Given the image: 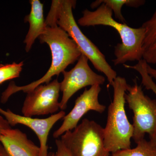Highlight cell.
<instances>
[{"mask_svg": "<svg viewBox=\"0 0 156 156\" xmlns=\"http://www.w3.org/2000/svg\"><path fill=\"white\" fill-rule=\"evenodd\" d=\"M46 26L44 32L39 38L41 44L46 43L50 47L52 56L50 68L41 79L28 85L18 86L14 82H11L2 94V103H5L14 93L20 91L27 93L40 85L50 83L53 76L62 73L82 55L76 43L65 31L57 24Z\"/></svg>", "mask_w": 156, "mask_h": 156, "instance_id": "obj_1", "label": "cell"}, {"mask_svg": "<svg viewBox=\"0 0 156 156\" xmlns=\"http://www.w3.org/2000/svg\"><path fill=\"white\" fill-rule=\"evenodd\" d=\"M83 16L78 20L81 26L97 25L109 26L115 29L121 37L122 43L115 47V58L112 60L115 65L125 64L128 61H138L142 59L144 50L143 43L145 36V29L130 27L126 23L118 22L113 18L111 9L104 4L101 5L94 11L86 9Z\"/></svg>", "mask_w": 156, "mask_h": 156, "instance_id": "obj_2", "label": "cell"}, {"mask_svg": "<svg viewBox=\"0 0 156 156\" xmlns=\"http://www.w3.org/2000/svg\"><path fill=\"white\" fill-rule=\"evenodd\" d=\"M76 1L53 0L46 21L55 22L65 31L80 49L92 62L95 69L104 74L109 84L112 86L117 77V73L107 61L105 56L98 48L81 31L73 14Z\"/></svg>", "mask_w": 156, "mask_h": 156, "instance_id": "obj_3", "label": "cell"}, {"mask_svg": "<svg viewBox=\"0 0 156 156\" xmlns=\"http://www.w3.org/2000/svg\"><path fill=\"white\" fill-rule=\"evenodd\" d=\"M129 85L125 78L120 76L117 77L112 85L113 99L109 105L106 125L104 128L105 146L110 153L131 148L134 128L125 109V95Z\"/></svg>", "mask_w": 156, "mask_h": 156, "instance_id": "obj_4", "label": "cell"}, {"mask_svg": "<svg viewBox=\"0 0 156 156\" xmlns=\"http://www.w3.org/2000/svg\"><path fill=\"white\" fill-rule=\"evenodd\" d=\"M72 156H110L105 149L104 128L93 120L84 119L60 138Z\"/></svg>", "mask_w": 156, "mask_h": 156, "instance_id": "obj_5", "label": "cell"}, {"mask_svg": "<svg viewBox=\"0 0 156 156\" xmlns=\"http://www.w3.org/2000/svg\"><path fill=\"white\" fill-rule=\"evenodd\" d=\"M125 95L126 103L134 113L133 138L137 142L148 134L150 141L156 145V100L145 95L136 80L129 85Z\"/></svg>", "mask_w": 156, "mask_h": 156, "instance_id": "obj_6", "label": "cell"}, {"mask_svg": "<svg viewBox=\"0 0 156 156\" xmlns=\"http://www.w3.org/2000/svg\"><path fill=\"white\" fill-rule=\"evenodd\" d=\"M89 60L85 55L82 54L72 69L62 73L63 80L60 84L62 95L59 102V108L62 111L66 108L69 101L79 90L88 86H100L105 83V78L98 74L89 66Z\"/></svg>", "mask_w": 156, "mask_h": 156, "instance_id": "obj_7", "label": "cell"}, {"mask_svg": "<svg viewBox=\"0 0 156 156\" xmlns=\"http://www.w3.org/2000/svg\"><path fill=\"white\" fill-rule=\"evenodd\" d=\"M60 84L57 79L27 93L21 112L24 116L53 115L59 108Z\"/></svg>", "mask_w": 156, "mask_h": 156, "instance_id": "obj_8", "label": "cell"}, {"mask_svg": "<svg viewBox=\"0 0 156 156\" xmlns=\"http://www.w3.org/2000/svg\"><path fill=\"white\" fill-rule=\"evenodd\" d=\"M101 91L100 86L98 85L92 86L89 89H85L83 94L76 99L74 106L72 110L63 118V122L54 131L53 137L58 139L66 131L74 129L84 115L90 111L103 113L106 107L101 104L98 100Z\"/></svg>", "mask_w": 156, "mask_h": 156, "instance_id": "obj_9", "label": "cell"}, {"mask_svg": "<svg viewBox=\"0 0 156 156\" xmlns=\"http://www.w3.org/2000/svg\"><path fill=\"white\" fill-rule=\"evenodd\" d=\"M0 114L7 120L10 126L20 124L30 128L36 134L40 141L41 156H48V136L53 126L66 115L64 111L51 115L45 119H38L16 114L10 109L5 110L0 108Z\"/></svg>", "mask_w": 156, "mask_h": 156, "instance_id": "obj_10", "label": "cell"}, {"mask_svg": "<svg viewBox=\"0 0 156 156\" xmlns=\"http://www.w3.org/2000/svg\"><path fill=\"white\" fill-rule=\"evenodd\" d=\"M0 142L10 156H41L40 147L19 129L10 128L2 130Z\"/></svg>", "mask_w": 156, "mask_h": 156, "instance_id": "obj_11", "label": "cell"}, {"mask_svg": "<svg viewBox=\"0 0 156 156\" xmlns=\"http://www.w3.org/2000/svg\"><path fill=\"white\" fill-rule=\"evenodd\" d=\"M30 3L31 5L30 13L24 19L25 22H29L30 25L24 41L27 52L30 51L36 40L44 34L47 27L44 16L43 4L39 0H31Z\"/></svg>", "mask_w": 156, "mask_h": 156, "instance_id": "obj_12", "label": "cell"}, {"mask_svg": "<svg viewBox=\"0 0 156 156\" xmlns=\"http://www.w3.org/2000/svg\"><path fill=\"white\" fill-rule=\"evenodd\" d=\"M144 0H97L91 4L92 9L98 8L101 4L105 5L111 9L114 13L115 17L119 21V22L126 24V19L122 14V9L123 6L126 5L132 8H137L145 4Z\"/></svg>", "mask_w": 156, "mask_h": 156, "instance_id": "obj_13", "label": "cell"}, {"mask_svg": "<svg viewBox=\"0 0 156 156\" xmlns=\"http://www.w3.org/2000/svg\"><path fill=\"white\" fill-rule=\"evenodd\" d=\"M110 156H156V145L144 138L137 142L134 148L117 151Z\"/></svg>", "mask_w": 156, "mask_h": 156, "instance_id": "obj_14", "label": "cell"}, {"mask_svg": "<svg viewBox=\"0 0 156 156\" xmlns=\"http://www.w3.org/2000/svg\"><path fill=\"white\" fill-rule=\"evenodd\" d=\"M147 63L143 59L138 62L134 66H129L124 64L125 68L131 69L136 71L139 73L142 78V83L147 90H151L156 95V84L153 80L152 78L149 75L147 69Z\"/></svg>", "mask_w": 156, "mask_h": 156, "instance_id": "obj_15", "label": "cell"}, {"mask_svg": "<svg viewBox=\"0 0 156 156\" xmlns=\"http://www.w3.org/2000/svg\"><path fill=\"white\" fill-rule=\"evenodd\" d=\"M23 66V61L19 63L0 65V85L6 81L19 77Z\"/></svg>", "mask_w": 156, "mask_h": 156, "instance_id": "obj_16", "label": "cell"}, {"mask_svg": "<svg viewBox=\"0 0 156 156\" xmlns=\"http://www.w3.org/2000/svg\"><path fill=\"white\" fill-rule=\"evenodd\" d=\"M141 27L145 29V36L143 43L144 52L156 39V10L150 19L144 23Z\"/></svg>", "mask_w": 156, "mask_h": 156, "instance_id": "obj_17", "label": "cell"}, {"mask_svg": "<svg viewBox=\"0 0 156 156\" xmlns=\"http://www.w3.org/2000/svg\"><path fill=\"white\" fill-rule=\"evenodd\" d=\"M142 59L145 60L147 64H156V39L152 44L144 50Z\"/></svg>", "mask_w": 156, "mask_h": 156, "instance_id": "obj_18", "label": "cell"}, {"mask_svg": "<svg viewBox=\"0 0 156 156\" xmlns=\"http://www.w3.org/2000/svg\"><path fill=\"white\" fill-rule=\"evenodd\" d=\"M57 150L53 156H72L60 139L55 140Z\"/></svg>", "mask_w": 156, "mask_h": 156, "instance_id": "obj_19", "label": "cell"}, {"mask_svg": "<svg viewBox=\"0 0 156 156\" xmlns=\"http://www.w3.org/2000/svg\"><path fill=\"white\" fill-rule=\"evenodd\" d=\"M10 128H11V126H10L6 119L2 116L0 115V134L2 130Z\"/></svg>", "mask_w": 156, "mask_h": 156, "instance_id": "obj_20", "label": "cell"}, {"mask_svg": "<svg viewBox=\"0 0 156 156\" xmlns=\"http://www.w3.org/2000/svg\"><path fill=\"white\" fill-rule=\"evenodd\" d=\"M147 72L149 75L152 78H154L156 80V69L153 68L149 65L147 64Z\"/></svg>", "mask_w": 156, "mask_h": 156, "instance_id": "obj_21", "label": "cell"}, {"mask_svg": "<svg viewBox=\"0 0 156 156\" xmlns=\"http://www.w3.org/2000/svg\"><path fill=\"white\" fill-rule=\"evenodd\" d=\"M0 156H10L1 142H0Z\"/></svg>", "mask_w": 156, "mask_h": 156, "instance_id": "obj_22", "label": "cell"}, {"mask_svg": "<svg viewBox=\"0 0 156 156\" xmlns=\"http://www.w3.org/2000/svg\"><path fill=\"white\" fill-rule=\"evenodd\" d=\"M53 154H54V153L50 152V153L48 154V156H53Z\"/></svg>", "mask_w": 156, "mask_h": 156, "instance_id": "obj_23", "label": "cell"}]
</instances>
